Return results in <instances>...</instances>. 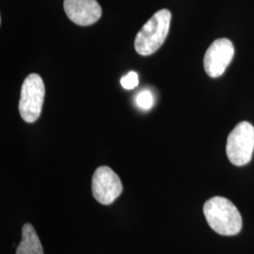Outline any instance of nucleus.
I'll use <instances>...</instances> for the list:
<instances>
[{
    "label": "nucleus",
    "mask_w": 254,
    "mask_h": 254,
    "mask_svg": "<svg viewBox=\"0 0 254 254\" xmlns=\"http://www.w3.org/2000/svg\"><path fill=\"white\" fill-rule=\"evenodd\" d=\"M16 254H44V249L32 224L26 223L22 227V240Z\"/></svg>",
    "instance_id": "8"
},
{
    "label": "nucleus",
    "mask_w": 254,
    "mask_h": 254,
    "mask_svg": "<svg viewBox=\"0 0 254 254\" xmlns=\"http://www.w3.org/2000/svg\"><path fill=\"white\" fill-rule=\"evenodd\" d=\"M64 8L72 22L83 27L93 25L102 15V9L96 0H64Z\"/></svg>",
    "instance_id": "7"
},
{
    "label": "nucleus",
    "mask_w": 254,
    "mask_h": 254,
    "mask_svg": "<svg viewBox=\"0 0 254 254\" xmlns=\"http://www.w3.org/2000/svg\"><path fill=\"white\" fill-rule=\"evenodd\" d=\"M136 103L138 108L149 110L154 106V96L149 90H143L136 95Z\"/></svg>",
    "instance_id": "9"
},
{
    "label": "nucleus",
    "mask_w": 254,
    "mask_h": 254,
    "mask_svg": "<svg viewBox=\"0 0 254 254\" xmlns=\"http://www.w3.org/2000/svg\"><path fill=\"white\" fill-rule=\"evenodd\" d=\"M172 13L169 9H160L155 12L136 34V52L140 56H150L156 52L169 34Z\"/></svg>",
    "instance_id": "2"
},
{
    "label": "nucleus",
    "mask_w": 254,
    "mask_h": 254,
    "mask_svg": "<svg viewBox=\"0 0 254 254\" xmlns=\"http://www.w3.org/2000/svg\"><path fill=\"white\" fill-rule=\"evenodd\" d=\"M209 226L221 236H236L242 229V218L236 205L224 197L216 196L203 205Z\"/></svg>",
    "instance_id": "1"
},
{
    "label": "nucleus",
    "mask_w": 254,
    "mask_h": 254,
    "mask_svg": "<svg viewBox=\"0 0 254 254\" xmlns=\"http://www.w3.org/2000/svg\"><path fill=\"white\" fill-rule=\"evenodd\" d=\"M235 48L233 43L226 38L218 39L209 46L203 59L206 73L212 78L222 75L233 61Z\"/></svg>",
    "instance_id": "6"
},
{
    "label": "nucleus",
    "mask_w": 254,
    "mask_h": 254,
    "mask_svg": "<svg viewBox=\"0 0 254 254\" xmlns=\"http://www.w3.org/2000/svg\"><path fill=\"white\" fill-rule=\"evenodd\" d=\"M138 82H139V80H138V74L136 72H134V71L129 72V73H127V75H125L121 79V84H122V86L126 90L135 89L136 86L138 85Z\"/></svg>",
    "instance_id": "10"
},
{
    "label": "nucleus",
    "mask_w": 254,
    "mask_h": 254,
    "mask_svg": "<svg viewBox=\"0 0 254 254\" xmlns=\"http://www.w3.org/2000/svg\"><path fill=\"white\" fill-rule=\"evenodd\" d=\"M91 190L94 199L104 205L114 202L123 192V184L117 173L107 166L96 169L92 176Z\"/></svg>",
    "instance_id": "5"
},
{
    "label": "nucleus",
    "mask_w": 254,
    "mask_h": 254,
    "mask_svg": "<svg viewBox=\"0 0 254 254\" xmlns=\"http://www.w3.org/2000/svg\"><path fill=\"white\" fill-rule=\"evenodd\" d=\"M254 151V127L249 122H241L228 136L226 154L230 162L244 166L251 162Z\"/></svg>",
    "instance_id": "4"
},
{
    "label": "nucleus",
    "mask_w": 254,
    "mask_h": 254,
    "mask_svg": "<svg viewBox=\"0 0 254 254\" xmlns=\"http://www.w3.org/2000/svg\"><path fill=\"white\" fill-rule=\"evenodd\" d=\"M45 84L37 73L26 77L21 89L19 111L22 119L28 124L36 122L42 113L45 99Z\"/></svg>",
    "instance_id": "3"
}]
</instances>
